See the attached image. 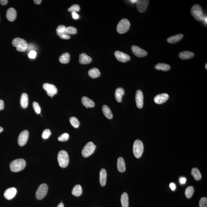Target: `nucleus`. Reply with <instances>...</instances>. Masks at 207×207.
<instances>
[{
  "label": "nucleus",
  "mask_w": 207,
  "mask_h": 207,
  "mask_svg": "<svg viewBox=\"0 0 207 207\" xmlns=\"http://www.w3.org/2000/svg\"><path fill=\"white\" fill-rule=\"evenodd\" d=\"M205 68L206 69H207V63H206L205 64Z\"/></svg>",
  "instance_id": "obj_53"
},
{
  "label": "nucleus",
  "mask_w": 207,
  "mask_h": 207,
  "mask_svg": "<svg viewBox=\"0 0 207 207\" xmlns=\"http://www.w3.org/2000/svg\"><path fill=\"white\" fill-rule=\"evenodd\" d=\"M143 145L141 141L136 140L133 145V151L135 156L137 159L141 157L143 152Z\"/></svg>",
  "instance_id": "obj_3"
},
{
  "label": "nucleus",
  "mask_w": 207,
  "mask_h": 207,
  "mask_svg": "<svg viewBox=\"0 0 207 207\" xmlns=\"http://www.w3.org/2000/svg\"><path fill=\"white\" fill-rule=\"evenodd\" d=\"M199 207H207V198L206 197H203L200 199L199 202Z\"/></svg>",
  "instance_id": "obj_40"
},
{
  "label": "nucleus",
  "mask_w": 207,
  "mask_h": 207,
  "mask_svg": "<svg viewBox=\"0 0 207 207\" xmlns=\"http://www.w3.org/2000/svg\"><path fill=\"white\" fill-rule=\"evenodd\" d=\"M191 174L196 181L200 180L202 178L201 173L200 171L196 168H193L191 172Z\"/></svg>",
  "instance_id": "obj_30"
},
{
  "label": "nucleus",
  "mask_w": 207,
  "mask_h": 207,
  "mask_svg": "<svg viewBox=\"0 0 207 207\" xmlns=\"http://www.w3.org/2000/svg\"><path fill=\"white\" fill-rule=\"evenodd\" d=\"M114 55L117 60L122 63H125L130 59V56L122 52L119 51H115Z\"/></svg>",
  "instance_id": "obj_12"
},
{
  "label": "nucleus",
  "mask_w": 207,
  "mask_h": 207,
  "mask_svg": "<svg viewBox=\"0 0 207 207\" xmlns=\"http://www.w3.org/2000/svg\"><path fill=\"white\" fill-rule=\"evenodd\" d=\"M28 104V94L26 93H23L20 98V105L22 108H26Z\"/></svg>",
  "instance_id": "obj_25"
},
{
  "label": "nucleus",
  "mask_w": 207,
  "mask_h": 207,
  "mask_svg": "<svg viewBox=\"0 0 207 207\" xmlns=\"http://www.w3.org/2000/svg\"><path fill=\"white\" fill-rule=\"evenodd\" d=\"M81 102L86 107V108H92L95 106V103L94 102L87 97H82Z\"/></svg>",
  "instance_id": "obj_18"
},
{
  "label": "nucleus",
  "mask_w": 207,
  "mask_h": 207,
  "mask_svg": "<svg viewBox=\"0 0 207 207\" xmlns=\"http://www.w3.org/2000/svg\"><path fill=\"white\" fill-rule=\"evenodd\" d=\"M12 44L16 47L17 50L19 51H25L28 48V44L26 41L22 38H15L12 41Z\"/></svg>",
  "instance_id": "obj_4"
},
{
  "label": "nucleus",
  "mask_w": 207,
  "mask_h": 207,
  "mask_svg": "<svg viewBox=\"0 0 207 207\" xmlns=\"http://www.w3.org/2000/svg\"><path fill=\"white\" fill-rule=\"evenodd\" d=\"M96 147V146L92 142H89L87 143L82 150V155L83 156L87 158L93 154Z\"/></svg>",
  "instance_id": "obj_7"
},
{
  "label": "nucleus",
  "mask_w": 207,
  "mask_h": 207,
  "mask_svg": "<svg viewBox=\"0 0 207 207\" xmlns=\"http://www.w3.org/2000/svg\"><path fill=\"white\" fill-rule=\"evenodd\" d=\"M191 15L196 20L200 21L203 19V10L200 5H194L191 8Z\"/></svg>",
  "instance_id": "obj_5"
},
{
  "label": "nucleus",
  "mask_w": 207,
  "mask_h": 207,
  "mask_svg": "<svg viewBox=\"0 0 207 207\" xmlns=\"http://www.w3.org/2000/svg\"><path fill=\"white\" fill-rule=\"evenodd\" d=\"M58 160L61 167H67L69 162V156L67 152L63 150L59 152L58 155Z\"/></svg>",
  "instance_id": "obj_2"
},
{
  "label": "nucleus",
  "mask_w": 207,
  "mask_h": 207,
  "mask_svg": "<svg viewBox=\"0 0 207 207\" xmlns=\"http://www.w3.org/2000/svg\"><path fill=\"white\" fill-rule=\"evenodd\" d=\"M17 12L16 10L13 8H10L7 10L6 13V18L10 22L14 21L16 19Z\"/></svg>",
  "instance_id": "obj_17"
},
{
  "label": "nucleus",
  "mask_w": 207,
  "mask_h": 207,
  "mask_svg": "<svg viewBox=\"0 0 207 207\" xmlns=\"http://www.w3.org/2000/svg\"><path fill=\"white\" fill-rule=\"evenodd\" d=\"M195 54L193 52L190 51H184L180 53L179 56L180 59L186 60L193 57Z\"/></svg>",
  "instance_id": "obj_21"
},
{
  "label": "nucleus",
  "mask_w": 207,
  "mask_h": 207,
  "mask_svg": "<svg viewBox=\"0 0 207 207\" xmlns=\"http://www.w3.org/2000/svg\"><path fill=\"white\" fill-rule=\"evenodd\" d=\"M66 27L64 25H60L56 29L57 33H62L66 32Z\"/></svg>",
  "instance_id": "obj_42"
},
{
  "label": "nucleus",
  "mask_w": 207,
  "mask_h": 207,
  "mask_svg": "<svg viewBox=\"0 0 207 207\" xmlns=\"http://www.w3.org/2000/svg\"><path fill=\"white\" fill-rule=\"evenodd\" d=\"M80 10V7L78 5L75 4L70 7L68 9V11L69 12H76L79 11Z\"/></svg>",
  "instance_id": "obj_36"
},
{
  "label": "nucleus",
  "mask_w": 207,
  "mask_h": 207,
  "mask_svg": "<svg viewBox=\"0 0 207 207\" xmlns=\"http://www.w3.org/2000/svg\"><path fill=\"white\" fill-rule=\"evenodd\" d=\"M4 107V101L0 99V110H3Z\"/></svg>",
  "instance_id": "obj_45"
},
{
  "label": "nucleus",
  "mask_w": 207,
  "mask_h": 207,
  "mask_svg": "<svg viewBox=\"0 0 207 207\" xmlns=\"http://www.w3.org/2000/svg\"><path fill=\"white\" fill-rule=\"evenodd\" d=\"M183 35L182 34H179L175 35L172 36L167 39V42L171 44L175 43H176L179 42L183 38Z\"/></svg>",
  "instance_id": "obj_20"
},
{
  "label": "nucleus",
  "mask_w": 207,
  "mask_h": 207,
  "mask_svg": "<svg viewBox=\"0 0 207 207\" xmlns=\"http://www.w3.org/2000/svg\"><path fill=\"white\" fill-rule=\"evenodd\" d=\"M121 200L122 207H129V197L126 193H124L121 195Z\"/></svg>",
  "instance_id": "obj_28"
},
{
  "label": "nucleus",
  "mask_w": 207,
  "mask_h": 207,
  "mask_svg": "<svg viewBox=\"0 0 207 207\" xmlns=\"http://www.w3.org/2000/svg\"><path fill=\"white\" fill-rule=\"evenodd\" d=\"M57 33L60 38L63 39L68 40L70 38L69 34H68L66 32Z\"/></svg>",
  "instance_id": "obj_41"
},
{
  "label": "nucleus",
  "mask_w": 207,
  "mask_h": 207,
  "mask_svg": "<svg viewBox=\"0 0 207 207\" xmlns=\"http://www.w3.org/2000/svg\"><path fill=\"white\" fill-rule=\"evenodd\" d=\"M92 62L91 58L85 53L80 54L79 57V62L82 64H88Z\"/></svg>",
  "instance_id": "obj_19"
},
{
  "label": "nucleus",
  "mask_w": 207,
  "mask_h": 207,
  "mask_svg": "<svg viewBox=\"0 0 207 207\" xmlns=\"http://www.w3.org/2000/svg\"><path fill=\"white\" fill-rule=\"evenodd\" d=\"M107 179V172L105 169H101L100 172V178L99 182L102 186H105Z\"/></svg>",
  "instance_id": "obj_22"
},
{
  "label": "nucleus",
  "mask_w": 207,
  "mask_h": 207,
  "mask_svg": "<svg viewBox=\"0 0 207 207\" xmlns=\"http://www.w3.org/2000/svg\"><path fill=\"white\" fill-rule=\"evenodd\" d=\"M72 17L75 20H77V19H78L79 18V15H78V14L76 13V12H72Z\"/></svg>",
  "instance_id": "obj_44"
},
{
  "label": "nucleus",
  "mask_w": 207,
  "mask_h": 207,
  "mask_svg": "<svg viewBox=\"0 0 207 207\" xmlns=\"http://www.w3.org/2000/svg\"><path fill=\"white\" fill-rule=\"evenodd\" d=\"M169 187H170V188L172 190L174 191V190H175L176 189V185L175 184H174V183H171L170 185H169Z\"/></svg>",
  "instance_id": "obj_46"
},
{
  "label": "nucleus",
  "mask_w": 207,
  "mask_h": 207,
  "mask_svg": "<svg viewBox=\"0 0 207 207\" xmlns=\"http://www.w3.org/2000/svg\"><path fill=\"white\" fill-rule=\"evenodd\" d=\"M69 138V135L68 133H64L59 137L58 140L59 141L64 142L68 140Z\"/></svg>",
  "instance_id": "obj_38"
},
{
  "label": "nucleus",
  "mask_w": 207,
  "mask_h": 207,
  "mask_svg": "<svg viewBox=\"0 0 207 207\" xmlns=\"http://www.w3.org/2000/svg\"><path fill=\"white\" fill-rule=\"evenodd\" d=\"M135 101L138 108H142L143 104V93L141 90H137L136 93Z\"/></svg>",
  "instance_id": "obj_14"
},
{
  "label": "nucleus",
  "mask_w": 207,
  "mask_h": 207,
  "mask_svg": "<svg viewBox=\"0 0 207 207\" xmlns=\"http://www.w3.org/2000/svg\"><path fill=\"white\" fill-rule=\"evenodd\" d=\"M77 32V29L74 27L69 26L66 28V32L68 34H75Z\"/></svg>",
  "instance_id": "obj_35"
},
{
  "label": "nucleus",
  "mask_w": 207,
  "mask_h": 207,
  "mask_svg": "<svg viewBox=\"0 0 207 207\" xmlns=\"http://www.w3.org/2000/svg\"><path fill=\"white\" fill-rule=\"evenodd\" d=\"M8 1L7 0H1L0 1V3L1 4V5H3V6H5L8 3Z\"/></svg>",
  "instance_id": "obj_47"
},
{
  "label": "nucleus",
  "mask_w": 207,
  "mask_h": 207,
  "mask_svg": "<svg viewBox=\"0 0 207 207\" xmlns=\"http://www.w3.org/2000/svg\"><path fill=\"white\" fill-rule=\"evenodd\" d=\"M3 129L2 127H0V133L2 131H3Z\"/></svg>",
  "instance_id": "obj_52"
},
{
  "label": "nucleus",
  "mask_w": 207,
  "mask_h": 207,
  "mask_svg": "<svg viewBox=\"0 0 207 207\" xmlns=\"http://www.w3.org/2000/svg\"><path fill=\"white\" fill-rule=\"evenodd\" d=\"M169 98V95L166 93H163L159 94L155 96L154 98V101L157 104H162L165 103Z\"/></svg>",
  "instance_id": "obj_16"
},
{
  "label": "nucleus",
  "mask_w": 207,
  "mask_h": 207,
  "mask_svg": "<svg viewBox=\"0 0 207 207\" xmlns=\"http://www.w3.org/2000/svg\"><path fill=\"white\" fill-rule=\"evenodd\" d=\"M26 163L24 159H16L10 163V168L12 172H17L24 169L25 168Z\"/></svg>",
  "instance_id": "obj_1"
},
{
  "label": "nucleus",
  "mask_w": 207,
  "mask_h": 207,
  "mask_svg": "<svg viewBox=\"0 0 207 207\" xmlns=\"http://www.w3.org/2000/svg\"><path fill=\"white\" fill-rule=\"evenodd\" d=\"M117 167L118 170L120 172H124L125 171V164L124 159L122 157H119L117 160Z\"/></svg>",
  "instance_id": "obj_23"
},
{
  "label": "nucleus",
  "mask_w": 207,
  "mask_h": 207,
  "mask_svg": "<svg viewBox=\"0 0 207 207\" xmlns=\"http://www.w3.org/2000/svg\"><path fill=\"white\" fill-rule=\"evenodd\" d=\"M149 1L147 0H139L137 2V7L138 11L140 13L144 12L148 7Z\"/></svg>",
  "instance_id": "obj_13"
},
{
  "label": "nucleus",
  "mask_w": 207,
  "mask_h": 207,
  "mask_svg": "<svg viewBox=\"0 0 207 207\" xmlns=\"http://www.w3.org/2000/svg\"><path fill=\"white\" fill-rule=\"evenodd\" d=\"M17 190L15 187H10L5 191L4 194L5 198L8 200H11L16 195Z\"/></svg>",
  "instance_id": "obj_15"
},
{
  "label": "nucleus",
  "mask_w": 207,
  "mask_h": 207,
  "mask_svg": "<svg viewBox=\"0 0 207 207\" xmlns=\"http://www.w3.org/2000/svg\"><path fill=\"white\" fill-rule=\"evenodd\" d=\"M130 1L132 2V3H137V2H138V0H131V1Z\"/></svg>",
  "instance_id": "obj_51"
},
{
  "label": "nucleus",
  "mask_w": 207,
  "mask_h": 207,
  "mask_svg": "<svg viewBox=\"0 0 207 207\" xmlns=\"http://www.w3.org/2000/svg\"><path fill=\"white\" fill-rule=\"evenodd\" d=\"M37 55V52L34 50H31L28 54V57L31 59H34Z\"/></svg>",
  "instance_id": "obj_43"
},
{
  "label": "nucleus",
  "mask_w": 207,
  "mask_h": 207,
  "mask_svg": "<svg viewBox=\"0 0 207 207\" xmlns=\"http://www.w3.org/2000/svg\"><path fill=\"white\" fill-rule=\"evenodd\" d=\"M88 75L90 77L93 79L98 78L101 75L100 71L96 68H93L88 72Z\"/></svg>",
  "instance_id": "obj_27"
},
{
  "label": "nucleus",
  "mask_w": 207,
  "mask_h": 207,
  "mask_svg": "<svg viewBox=\"0 0 207 207\" xmlns=\"http://www.w3.org/2000/svg\"><path fill=\"white\" fill-rule=\"evenodd\" d=\"M33 106L35 112L37 114H40L41 112V108L39 105L36 102H34L33 103Z\"/></svg>",
  "instance_id": "obj_39"
},
{
  "label": "nucleus",
  "mask_w": 207,
  "mask_h": 207,
  "mask_svg": "<svg viewBox=\"0 0 207 207\" xmlns=\"http://www.w3.org/2000/svg\"><path fill=\"white\" fill-rule=\"evenodd\" d=\"M102 111L104 114L105 117L109 119H112L113 117V114L112 113L110 109L107 106L104 105L102 108Z\"/></svg>",
  "instance_id": "obj_26"
},
{
  "label": "nucleus",
  "mask_w": 207,
  "mask_h": 207,
  "mask_svg": "<svg viewBox=\"0 0 207 207\" xmlns=\"http://www.w3.org/2000/svg\"><path fill=\"white\" fill-rule=\"evenodd\" d=\"M130 23L127 19H124L121 20L118 24L117 27V32L120 34L126 33L129 30L130 27Z\"/></svg>",
  "instance_id": "obj_6"
},
{
  "label": "nucleus",
  "mask_w": 207,
  "mask_h": 207,
  "mask_svg": "<svg viewBox=\"0 0 207 207\" xmlns=\"http://www.w3.org/2000/svg\"><path fill=\"white\" fill-rule=\"evenodd\" d=\"M83 190L81 186L80 185H76L74 187L72 191V194L74 196H80L82 194Z\"/></svg>",
  "instance_id": "obj_29"
},
{
  "label": "nucleus",
  "mask_w": 207,
  "mask_h": 207,
  "mask_svg": "<svg viewBox=\"0 0 207 207\" xmlns=\"http://www.w3.org/2000/svg\"><path fill=\"white\" fill-rule=\"evenodd\" d=\"M29 132L28 130H24L21 132L18 137V143L20 146H23L26 144L28 142Z\"/></svg>",
  "instance_id": "obj_10"
},
{
  "label": "nucleus",
  "mask_w": 207,
  "mask_h": 207,
  "mask_svg": "<svg viewBox=\"0 0 207 207\" xmlns=\"http://www.w3.org/2000/svg\"><path fill=\"white\" fill-rule=\"evenodd\" d=\"M70 122L73 127L77 128L79 127L80 122L77 118L75 117H71L69 119Z\"/></svg>",
  "instance_id": "obj_34"
},
{
  "label": "nucleus",
  "mask_w": 207,
  "mask_h": 207,
  "mask_svg": "<svg viewBox=\"0 0 207 207\" xmlns=\"http://www.w3.org/2000/svg\"><path fill=\"white\" fill-rule=\"evenodd\" d=\"M155 69L161 70L164 71H168L170 69V66L169 64L164 63H159L155 66Z\"/></svg>",
  "instance_id": "obj_31"
},
{
  "label": "nucleus",
  "mask_w": 207,
  "mask_h": 207,
  "mask_svg": "<svg viewBox=\"0 0 207 207\" xmlns=\"http://www.w3.org/2000/svg\"><path fill=\"white\" fill-rule=\"evenodd\" d=\"M131 49L133 54L138 57H143L147 55V52L145 50L135 45L132 46Z\"/></svg>",
  "instance_id": "obj_11"
},
{
  "label": "nucleus",
  "mask_w": 207,
  "mask_h": 207,
  "mask_svg": "<svg viewBox=\"0 0 207 207\" xmlns=\"http://www.w3.org/2000/svg\"><path fill=\"white\" fill-rule=\"evenodd\" d=\"M194 188L192 186H188L186 188L185 191V195L187 198H190L193 195L194 193Z\"/></svg>",
  "instance_id": "obj_33"
},
{
  "label": "nucleus",
  "mask_w": 207,
  "mask_h": 207,
  "mask_svg": "<svg viewBox=\"0 0 207 207\" xmlns=\"http://www.w3.org/2000/svg\"><path fill=\"white\" fill-rule=\"evenodd\" d=\"M70 55L69 53H65L62 54L59 57V61L61 63L63 64H67L69 62Z\"/></svg>",
  "instance_id": "obj_32"
},
{
  "label": "nucleus",
  "mask_w": 207,
  "mask_h": 207,
  "mask_svg": "<svg viewBox=\"0 0 207 207\" xmlns=\"http://www.w3.org/2000/svg\"><path fill=\"white\" fill-rule=\"evenodd\" d=\"M186 179L185 178H181L180 179V182L181 184H183L185 183L186 182Z\"/></svg>",
  "instance_id": "obj_48"
},
{
  "label": "nucleus",
  "mask_w": 207,
  "mask_h": 207,
  "mask_svg": "<svg viewBox=\"0 0 207 207\" xmlns=\"http://www.w3.org/2000/svg\"><path fill=\"white\" fill-rule=\"evenodd\" d=\"M57 207H64V204H63V203H60Z\"/></svg>",
  "instance_id": "obj_50"
},
{
  "label": "nucleus",
  "mask_w": 207,
  "mask_h": 207,
  "mask_svg": "<svg viewBox=\"0 0 207 207\" xmlns=\"http://www.w3.org/2000/svg\"><path fill=\"white\" fill-rule=\"evenodd\" d=\"M48 187L47 185L43 183L39 186L36 193V198L38 200L43 199L47 193Z\"/></svg>",
  "instance_id": "obj_8"
},
{
  "label": "nucleus",
  "mask_w": 207,
  "mask_h": 207,
  "mask_svg": "<svg viewBox=\"0 0 207 207\" xmlns=\"http://www.w3.org/2000/svg\"><path fill=\"white\" fill-rule=\"evenodd\" d=\"M51 135V132L48 129H45L43 132L41 137L43 139H46L49 138Z\"/></svg>",
  "instance_id": "obj_37"
},
{
  "label": "nucleus",
  "mask_w": 207,
  "mask_h": 207,
  "mask_svg": "<svg viewBox=\"0 0 207 207\" xmlns=\"http://www.w3.org/2000/svg\"><path fill=\"white\" fill-rule=\"evenodd\" d=\"M124 90L122 88H119L116 89L115 91V98L116 101L119 103H121L122 101V97L124 95Z\"/></svg>",
  "instance_id": "obj_24"
},
{
  "label": "nucleus",
  "mask_w": 207,
  "mask_h": 207,
  "mask_svg": "<svg viewBox=\"0 0 207 207\" xmlns=\"http://www.w3.org/2000/svg\"><path fill=\"white\" fill-rule=\"evenodd\" d=\"M43 88L46 90L48 95L51 98L57 93L58 90L56 87L52 84L48 83L44 84Z\"/></svg>",
  "instance_id": "obj_9"
},
{
  "label": "nucleus",
  "mask_w": 207,
  "mask_h": 207,
  "mask_svg": "<svg viewBox=\"0 0 207 207\" xmlns=\"http://www.w3.org/2000/svg\"><path fill=\"white\" fill-rule=\"evenodd\" d=\"M33 1H34V3L36 4H40L42 1L41 0H34Z\"/></svg>",
  "instance_id": "obj_49"
}]
</instances>
